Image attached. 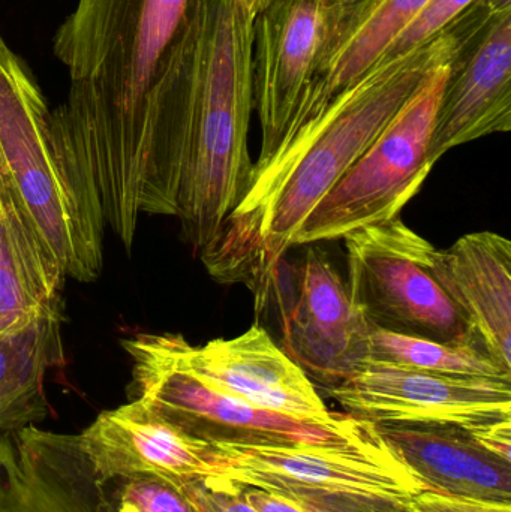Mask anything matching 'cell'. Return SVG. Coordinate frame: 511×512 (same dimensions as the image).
Instances as JSON below:
<instances>
[{
	"instance_id": "ac0fdd59",
	"label": "cell",
	"mask_w": 511,
	"mask_h": 512,
	"mask_svg": "<svg viewBox=\"0 0 511 512\" xmlns=\"http://www.w3.org/2000/svg\"><path fill=\"white\" fill-rule=\"evenodd\" d=\"M431 273L464 318L473 339L511 370V243L471 233L435 251Z\"/></svg>"
},
{
	"instance_id": "4316f807",
	"label": "cell",
	"mask_w": 511,
	"mask_h": 512,
	"mask_svg": "<svg viewBox=\"0 0 511 512\" xmlns=\"http://www.w3.org/2000/svg\"><path fill=\"white\" fill-rule=\"evenodd\" d=\"M236 2L255 20L257 15L260 14L272 0H236Z\"/></svg>"
},
{
	"instance_id": "9a60e30c",
	"label": "cell",
	"mask_w": 511,
	"mask_h": 512,
	"mask_svg": "<svg viewBox=\"0 0 511 512\" xmlns=\"http://www.w3.org/2000/svg\"><path fill=\"white\" fill-rule=\"evenodd\" d=\"M0 512H105L78 435L36 426L0 433Z\"/></svg>"
},
{
	"instance_id": "5bb4252c",
	"label": "cell",
	"mask_w": 511,
	"mask_h": 512,
	"mask_svg": "<svg viewBox=\"0 0 511 512\" xmlns=\"http://www.w3.org/2000/svg\"><path fill=\"white\" fill-rule=\"evenodd\" d=\"M78 441L101 481L137 475L173 481L221 477L215 447L176 429L141 400L102 412Z\"/></svg>"
},
{
	"instance_id": "7a4b0ae2",
	"label": "cell",
	"mask_w": 511,
	"mask_h": 512,
	"mask_svg": "<svg viewBox=\"0 0 511 512\" xmlns=\"http://www.w3.org/2000/svg\"><path fill=\"white\" fill-rule=\"evenodd\" d=\"M254 21L236 0H195L152 90L141 213L176 216L197 255L242 201L254 168Z\"/></svg>"
},
{
	"instance_id": "484cf974",
	"label": "cell",
	"mask_w": 511,
	"mask_h": 512,
	"mask_svg": "<svg viewBox=\"0 0 511 512\" xmlns=\"http://www.w3.org/2000/svg\"><path fill=\"white\" fill-rule=\"evenodd\" d=\"M290 501H293L303 512H380L354 507V505L320 504V502L297 501V499H290Z\"/></svg>"
},
{
	"instance_id": "52a82bcc",
	"label": "cell",
	"mask_w": 511,
	"mask_h": 512,
	"mask_svg": "<svg viewBox=\"0 0 511 512\" xmlns=\"http://www.w3.org/2000/svg\"><path fill=\"white\" fill-rule=\"evenodd\" d=\"M344 240L348 291L374 330L480 346L432 276L437 248L401 218L362 228Z\"/></svg>"
},
{
	"instance_id": "603a6c76",
	"label": "cell",
	"mask_w": 511,
	"mask_h": 512,
	"mask_svg": "<svg viewBox=\"0 0 511 512\" xmlns=\"http://www.w3.org/2000/svg\"><path fill=\"white\" fill-rule=\"evenodd\" d=\"M473 2L476 0H429L381 57L398 56L428 41L449 26Z\"/></svg>"
},
{
	"instance_id": "3957f363",
	"label": "cell",
	"mask_w": 511,
	"mask_h": 512,
	"mask_svg": "<svg viewBox=\"0 0 511 512\" xmlns=\"http://www.w3.org/2000/svg\"><path fill=\"white\" fill-rule=\"evenodd\" d=\"M456 51V36L446 27L405 53L380 57L266 162L254 164L242 201L198 255L207 273L251 289L261 312L300 225Z\"/></svg>"
},
{
	"instance_id": "cb8c5ba5",
	"label": "cell",
	"mask_w": 511,
	"mask_h": 512,
	"mask_svg": "<svg viewBox=\"0 0 511 512\" xmlns=\"http://www.w3.org/2000/svg\"><path fill=\"white\" fill-rule=\"evenodd\" d=\"M173 483L201 512H258L245 501L236 481L230 478L201 477Z\"/></svg>"
},
{
	"instance_id": "8992f818",
	"label": "cell",
	"mask_w": 511,
	"mask_h": 512,
	"mask_svg": "<svg viewBox=\"0 0 511 512\" xmlns=\"http://www.w3.org/2000/svg\"><path fill=\"white\" fill-rule=\"evenodd\" d=\"M452 63L437 69L408 99L374 144L309 213L291 248L345 239L362 228L399 218L434 167L429 143Z\"/></svg>"
},
{
	"instance_id": "ffe728a7",
	"label": "cell",
	"mask_w": 511,
	"mask_h": 512,
	"mask_svg": "<svg viewBox=\"0 0 511 512\" xmlns=\"http://www.w3.org/2000/svg\"><path fill=\"white\" fill-rule=\"evenodd\" d=\"M65 277L0 186V334L60 301Z\"/></svg>"
},
{
	"instance_id": "ba28073f",
	"label": "cell",
	"mask_w": 511,
	"mask_h": 512,
	"mask_svg": "<svg viewBox=\"0 0 511 512\" xmlns=\"http://www.w3.org/2000/svg\"><path fill=\"white\" fill-rule=\"evenodd\" d=\"M221 477L297 501L407 512L419 484L386 444L366 450L215 447Z\"/></svg>"
},
{
	"instance_id": "30bf717a",
	"label": "cell",
	"mask_w": 511,
	"mask_h": 512,
	"mask_svg": "<svg viewBox=\"0 0 511 512\" xmlns=\"http://www.w3.org/2000/svg\"><path fill=\"white\" fill-rule=\"evenodd\" d=\"M347 414L371 423H443L480 429L511 420V381L366 364L327 390Z\"/></svg>"
},
{
	"instance_id": "44dd1931",
	"label": "cell",
	"mask_w": 511,
	"mask_h": 512,
	"mask_svg": "<svg viewBox=\"0 0 511 512\" xmlns=\"http://www.w3.org/2000/svg\"><path fill=\"white\" fill-rule=\"evenodd\" d=\"M368 364L401 367L438 375L511 381V370L501 366L480 346L435 342L423 337L374 328L369 334Z\"/></svg>"
},
{
	"instance_id": "7402d4cb",
	"label": "cell",
	"mask_w": 511,
	"mask_h": 512,
	"mask_svg": "<svg viewBox=\"0 0 511 512\" xmlns=\"http://www.w3.org/2000/svg\"><path fill=\"white\" fill-rule=\"evenodd\" d=\"M101 489L105 512H201L177 484L156 475L101 481Z\"/></svg>"
},
{
	"instance_id": "8fae6325",
	"label": "cell",
	"mask_w": 511,
	"mask_h": 512,
	"mask_svg": "<svg viewBox=\"0 0 511 512\" xmlns=\"http://www.w3.org/2000/svg\"><path fill=\"white\" fill-rule=\"evenodd\" d=\"M296 294L279 297L284 352L324 390L368 364L372 327L354 306L347 283L323 252L311 249L291 270Z\"/></svg>"
},
{
	"instance_id": "5b68a950",
	"label": "cell",
	"mask_w": 511,
	"mask_h": 512,
	"mask_svg": "<svg viewBox=\"0 0 511 512\" xmlns=\"http://www.w3.org/2000/svg\"><path fill=\"white\" fill-rule=\"evenodd\" d=\"M44 93L0 30V186L65 276L101 274L102 234L93 230L60 170Z\"/></svg>"
},
{
	"instance_id": "d6986e66",
	"label": "cell",
	"mask_w": 511,
	"mask_h": 512,
	"mask_svg": "<svg viewBox=\"0 0 511 512\" xmlns=\"http://www.w3.org/2000/svg\"><path fill=\"white\" fill-rule=\"evenodd\" d=\"M63 360L60 301L0 334V433L18 432L47 417L45 375Z\"/></svg>"
},
{
	"instance_id": "9c48e42d",
	"label": "cell",
	"mask_w": 511,
	"mask_h": 512,
	"mask_svg": "<svg viewBox=\"0 0 511 512\" xmlns=\"http://www.w3.org/2000/svg\"><path fill=\"white\" fill-rule=\"evenodd\" d=\"M447 27L458 51L435 116L432 165L455 147L511 129V8L476 0Z\"/></svg>"
},
{
	"instance_id": "d4e9b609",
	"label": "cell",
	"mask_w": 511,
	"mask_h": 512,
	"mask_svg": "<svg viewBox=\"0 0 511 512\" xmlns=\"http://www.w3.org/2000/svg\"><path fill=\"white\" fill-rule=\"evenodd\" d=\"M407 512H511V502L482 501L419 492L408 502Z\"/></svg>"
},
{
	"instance_id": "7c38bea8",
	"label": "cell",
	"mask_w": 511,
	"mask_h": 512,
	"mask_svg": "<svg viewBox=\"0 0 511 512\" xmlns=\"http://www.w3.org/2000/svg\"><path fill=\"white\" fill-rule=\"evenodd\" d=\"M330 0H272L254 21L252 93L263 129V164L305 101L329 30Z\"/></svg>"
},
{
	"instance_id": "6da1fadb",
	"label": "cell",
	"mask_w": 511,
	"mask_h": 512,
	"mask_svg": "<svg viewBox=\"0 0 511 512\" xmlns=\"http://www.w3.org/2000/svg\"><path fill=\"white\" fill-rule=\"evenodd\" d=\"M195 0H77L51 50L69 90L50 113L57 161L75 198L107 224L141 215L152 150V90Z\"/></svg>"
},
{
	"instance_id": "e0dca14e",
	"label": "cell",
	"mask_w": 511,
	"mask_h": 512,
	"mask_svg": "<svg viewBox=\"0 0 511 512\" xmlns=\"http://www.w3.org/2000/svg\"><path fill=\"white\" fill-rule=\"evenodd\" d=\"M428 2L330 0L329 30L314 83L284 140L320 116L333 98L362 77Z\"/></svg>"
},
{
	"instance_id": "277c9868",
	"label": "cell",
	"mask_w": 511,
	"mask_h": 512,
	"mask_svg": "<svg viewBox=\"0 0 511 512\" xmlns=\"http://www.w3.org/2000/svg\"><path fill=\"white\" fill-rule=\"evenodd\" d=\"M122 346L132 360V399L210 447L366 450L384 444L374 423L347 412L300 420L219 393L180 363L171 334L138 333Z\"/></svg>"
},
{
	"instance_id": "2e32d148",
	"label": "cell",
	"mask_w": 511,
	"mask_h": 512,
	"mask_svg": "<svg viewBox=\"0 0 511 512\" xmlns=\"http://www.w3.org/2000/svg\"><path fill=\"white\" fill-rule=\"evenodd\" d=\"M420 492L511 502V462L492 453L474 429L443 423H374Z\"/></svg>"
},
{
	"instance_id": "4fadbf2b",
	"label": "cell",
	"mask_w": 511,
	"mask_h": 512,
	"mask_svg": "<svg viewBox=\"0 0 511 512\" xmlns=\"http://www.w3.org/2000/svg\"><path fill=\"white\" fill-rule=\"evenodd\" d=\"M180 363L219 393L300 420H329L314 382L258 324L233 339L192 346L171 334Z\"/></svg>"
}]
</instances>
